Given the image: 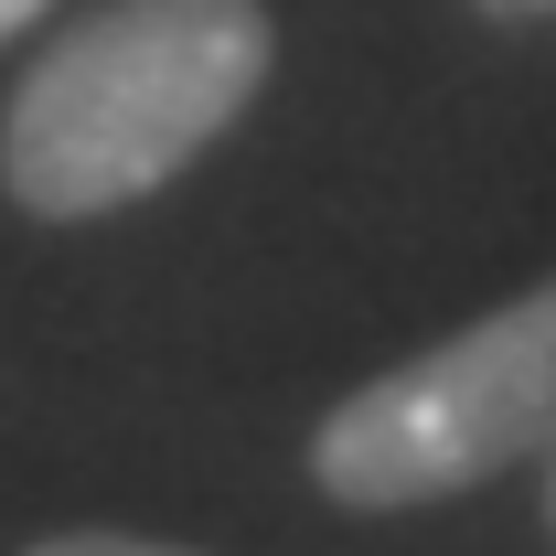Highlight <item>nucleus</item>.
I'll return each instance as SVG.
<instances>
[{
  "instance_id": "1",
  "label": "nucleus",
  "mask_w": 556,
  "mask_h": 556,
  "mask_svg": "<svg viewBox=\"0 0 556 556\" xmlns=\"http://www.w3.org/2000/svg\"><path fill=\"white\" fill-rule=\"evenodd\" d=\"M278 22L257 0H97L0 108V193L33 225H97L182 182L257 108Z\"/></svg>"
},
{
  "instance_id": "2",
  "label": "nucleus",
  "mask_w": 556,
  "mask_h": 556,
  "mask_svg": "<svg viewBox=\"0 0 556 556\" xmlns=\"http://www.w3.org/2000/svg\"><path fill=\"white\" fill-rule=\"evenodd\" d=\"M556 450V278L386 364L311 428V482L343 514H428Z\"/></svg>"
},
{
  "instance_id": "3",
  "label": "nucleus",
  "mask_w": 556,
  "mask_h": 556,
  "mask_svg": "<svg viewBox=\"0 0 556 556\" xmlns=\"http://www.w3.org/2000/svg\"><path fill=\"white\" fill-rule=\"evenodd\" d=\"M33 556H204V546H172V535H118V525H75V535H43Z\"/></svg>"
},
{
  "instance_id": "4",
  "label": "nucleus",
  "mask_w": 556,
  "mask_h": 556,
  "mask_svg": "<svg viewBox=\"0 0 556 556\" xmlns=\"http://www.w3.org/2000/svg\"><path fill=\"white\" fill-rule=\"evenodd\" d=\"M43 11H54V0H0V43H11L22 22H43Z\"/></svg>"
},
{
  "instance_id": "5",
  "label": "nucleus",
  "mask_w": 556,
  "mask_h": 556,
  "mask_svg": "<svg viewBox=\"0 0 556 556\" xmlns=\"http://www.w3.org/2000/svg\"><path fill=\"white\" fill-rule=\"evenodd\" d=\"M535 471H546V482H535V514H546V535H556V450L535 460Z\"/></svg>"
}]
</instances>
